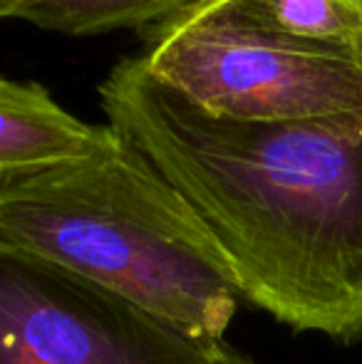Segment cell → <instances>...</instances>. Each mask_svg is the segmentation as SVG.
<instances>
[{"mask_svg":"<svg viewBox=\"0 0 362 364\" xmlns=\"http://www.w3.org/2000/svg\"><path fill=\"white\" fill-rule=\"evenodd\" d=\"M20 3H25V0H0V15H3L5 20H10V15L15 13V8H18Z\"/></svg>","mask_w":362,"mask_h":364,"instance_id":"ba28073f","label":"cell"},{"mask_svg":"<svg viewBox=\"0 0 362 364\" xmlns=\"http://www.w3.org/2000/svg\"><path fill=\"white\" fill-rule=\"evenodd\" d=\"M119 141L115 127L78 119L40 82L0 80V181L90 161Z\"/></svg>","mask_w":362,"mask_h":364,"instance_id":"5b68a950","label":"cell"},{"mask_svg":"<svg viewBox=\"0 0 362 364\" xmlns=\"http://www.w3.org/2000/svg\"><path fill=\"white\" fill-rule=\"evenodd\" d=\"M144 68L206 114L231 122H308L362 114V70L203 0L144 35Z\"/></svg>","mask_w":362,"mask_h":364,"instance_id":"3957f363","label":"cell"},{"mask_svg":"<svg viewBox=\"0 0 362 364\" xmlns=\"http://www.w3.org/2000/svg\"><path fill=\"white\" fill-rule=\"evenodd\" d=\"M198 3L203 0H25L10 20L63 35H105L112 30L147 35Z\"/></svg>","mask_w":362,"mask_h":364,"instance_id":"52a82bcc","label":"cell"},{"mask_svg":"<svg viewBox=\"0 0 362 364\" xmlns=\"http://www.w3.org/2000/svg\"><path fill=\"white\" fill-rule=\"evenodd\" d=\"M0 364H258L127 297L38 260L0 255Z\"/></svg>","mask_w":362,"mask_h":364,"instance_id":"277c9868","label":"cell"},{"mask_svg":"<svg viewBox=\"0 0 362 364\" xmlns=\"http://www.w3.org/2000/svg\"><path fill=\"white\" fill-rule=\"evenodd\" d=\"M233 10L295 43L345 55L362 70V0H226Z\"/></svg>","mask_w":362,"mask_h":364,"instance_id":"8992f818","label":"cell"},{"mask_svg":"<svg viewBox=\"0 0 362 364\" xmlns=\"http://www.w3.org/2000/svg\"><path fill=\"white\" fill-rule=\"evenodd\" d=\"M0 255L85 278L211 340L226 337L241 305L203 220L127 139L90 161L0 181Z\"/></svg>","mask_w":362,"mask_h":364,"instance_id":"7a4b0ae2","label":"cell"},{"mask_svg":"<svg viewBox=\"0 0 362 364\" xmlns=\"http://www.w3.org/2000/svg\"><path fill=\"white\" fill-rule=\"evenodd\" d=\"M97 92L107 124L203 220L243 302L300 335L362 340V114L218 119L142 58Z\"/></svg>","mask_w":362,"mask_h":364,"instance_id":"6da1fadb","label":"cell"}]
</instances>
